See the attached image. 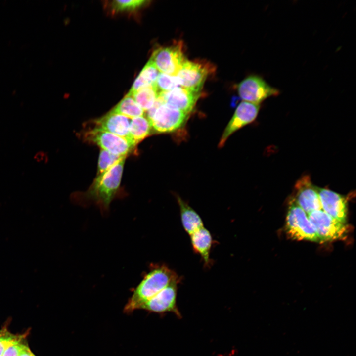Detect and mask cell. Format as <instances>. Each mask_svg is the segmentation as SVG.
<instances>
[{"instance_id": "10", "label": "cell", "mask_w": 356, "mask_h": 356, "mask_svg": "<svg viewBox=\"0 0 356 356\" xmlns=\"http://www.w3.org/2000/svg\"><path fill=\"white\" fill-rule=\"evenodd\" d=\"M150 60L161 73L176 75L186 59L182 44H177L156 49Z\"/></svg>"}, {"instance_id": "8", "label": "cell", "mask_w": 356, "mask_h": 356, "mask_svg": "<svg viewBox=\"0 0 356 356\" xmlns=\"http://www.w3.org/2000/svg\"><path fill=\"white\" fill-rule=\"evenodd\" d=\"M240 97L244 101L260 104L265 99L278 95L279 90L258 75H250L237 85Z\"/></svg>"}, {"instance_id": "5", "label": "cell", "mask_w": 356, "mask_h": 356, "mask_svg": "<svg viewBox=\"0 0 356 356\" xmlns=\"http://www.w3.org/2000/svg\"><path fill=\"white\" fill-rule=\"evenodd\" d=\"M307 215L321 242L341 240L348 233L349 227L346 223L333 218L323 210Z\"/></svg>"}, {"instance_id": "26", "label": "cell", "mask_w": 356, "mask_h": 356, "mask_svg": "<svg viewBox=\"0 0 356 356\" xmlns=\"http://www.w3.org/2000/svg\"><path fill=\"white\" fill-rule=\"evenodd\" d=\"M18 356H35L30 351L27 344H24L22 347Z\"/></svg>"}, {"instance_id": "17", "label": "cell", "mask_w": 356, "mask_h": 356, "mask_svg": "<svg viewBox=\"0 0 356 356\" xmlns=\"http://www.w3.org/2000/svg\"><path fill=\"white\" fill-rule=\"evenodd\" d=\"M176 198L179 207L182 225L186 233L190 235L204 226L199 214L179 196L176 195Z\"/></svg>"}, {"instance_id": "23", "label": "cell", "mask_w": 356, "mask_h": 356, "mask_svg": "<svg viewBox=\"0 0 356 356\" xmlns=\"http://www.w3.org/2000/svg\"><path fill=\"white\" fill-rule=\"evenodd\" d=\"M126 158V156L115 155L107 151L100 149L97 176L105 173L115 164Z\"/></svg>"}, {"instance_id": "2", "label": "cell", "mask_w": 356, "mask_h": 356, "mask_svg": "<svg viewBox=\"0 0 356 356\" xmlns=\"http://www.w3.org/2000/svg\"><path fill=\"white\" fill-rule=\"evenodd\" d=\"M125 159L115 164L105 173L96 176L88 190L77 199L79 203L93 202L104 213L108 210L110 204L120 187Z\"/></svg>"}, {"instance_id": "21", "label": "cell", "mask_w": 356, "mask_h": 356, "mask_svg": "<svg viewBox=\"0 0 356 356\" xmlns=\"http://www.w3.org/2000/svg\"><path fill=\"white\" fill-rule=\"evenodd\" d=\"M158 95L155 88L152 86L142 89L129 95L134 99L144 111H147L153 106Z\"/></svg>"}, {"instance_id": "12", "label": "cell", "mask_w": 356, "mask_h": 356, "mask_svg": "<svg viewBox=\"0 0 356 356\" xmlns=\"http://www.w3.org/2000/svg\"><path fill=\"white\" fill-rule=\"evenodd\" d=\"M296 191L294 200L307 214L322 210L317 187L313 185L308 176L300 178L295 184Z\"/></svg>"}, {"instance_id": "4", "label": "cell", "mask_w": 356, "mask_h": 356, "mask_svg": "<svg viewBox=\"0 0 356 356\" xmlns=\"http://www.w3.org/2000/svg\"><path fill=\"white\" fill-rule=\"evenodd\" d=\"M286 230L293 239L321 242L308 215L294 199L291 201L287 213Z\"/></svg>"}, {"instance_id": "7", "label": "cell", "mask_w": 356, "mask_h": 356, "mask_svg": "<svg viewBox=\"0 0 356 356\" xmlns=\"http://www.w3.org/2000/svg\"><path fill=\"white\" fill-rule=\"evenodd\" d=\"M213 71L209 63L186 59L176 76L180 87L195 92H200L209 75Z\"/></svg>"}, {"instance_id": "15", "label": "cell", "mask_w": 356, "mask_h": 356, "mask_svg": "<svg viewBox=\"0 0 356 356\" xmlns=\"http://www.w3.org/2000/svg\"><path fill=\"white\" fill-rule=\"evenodd\" d=\"M131 119L124 115L110 111L100 118L94 120L92 122V128L109 132L129 140Z\"/></svg>"}, {"instance_id": "27", "label": "cell", "mask_w": 356, "mask_h": 356, "mask_svg": "<svg viewBox=\"0 0 356 356\" xmlns=\"http://www.w3.org/2000/svg\"><path fill=\"white\" fill-rule=\"evenodd\" d=\"M46 155L44 152L40 151L36 154L34 156L35 159L38 162L44 161L46 160Z\"/></svg>"}, {"instance_id": "11", "label": "cell", "mask_w": 356, "mask_h": 356, "mask_svg": "<svg viewBox=\"0 0 356 356\" xmlns=\"http://www.w3.org/2000/svg\"><path fill=\"white\" fill-rule=\"evenodd\" d=\"M260 108V104L242 101L236 108L233 115L226 126L219 142L218 147H223L231 135L242 127L252 122L257 117Z\"/></svg>"}, {"instance_id": "9", "label": "cell", "mask_w": 356, "mask_h": 356, "mask_svg": "<svg viewBox=\"0 0 356 356\" xmlns=\"http://www.w3.org/2000/svg\"><path fill=\"white\" fill-rule=\"evenodd\" d=\"M181 277L173 280L162 290L142 305L139 309L156 313L172 312L181 317L177 304L178 285Z\"/></svg>"}, {"instance_id": "6", "label": "cell", "mask_w": 356, "mask_h": 356, "mask_svg": "<svg viewBox=\"0 0 356 356\" xmlns=\"http://www.w3.org/2000/svg\"><path fill=\"white\" fill-rule=\"evenodd\" d=\"M84 135V138L88 142L119 156H127L135 147L124 137L96 128H91L86 130Z\"/></svg>"}, {"instance_id": "25", "label": "cell", "mask_w": 356, "mask_h": 356, "mask_svg": "<svg viewBox=\"0 0 356 356\" xmlns=\"http://www.w3.org/2000/svg\"><path fill=\"white\" fill-rule=\"evenodd\" d=\"M18 336L10 333L5 328L0 330V356H2L7 347Z\"/></svg>"}, {"instance_id": "3", "label": "cell", "mask_w": 356, "mask_h": 356, "mask_svg": "<svg viewBox=\"0 0 356 356\" xmlns=\"http://www.w3.org/2000/svg\"><path fill=\"white\" fill-rule=\"evenodd\" d=\"M189 115L164 103L158 97L153 106L147 111V118L152 130L159 134L177 131L185 124Z\"/></svg>"}, {"instance_id": "1", "label": "cell", "mask_w": 356, "mask_h": 356, "mask_svg": "<svg viewBox=\"0 0 356 356\" xmlns=\"http://www.w3.org/2000/svg\"><path fill=\"white\" fill-rule=\"evenodd\" d=\"M179 278L176 272L165 264L150 265L149 271L134 289L124 307V312L131 313L139 309L171 282Z\"/></svg>"}, {"instance_id": "22", "label": "cell", "mask_w": 356, "mask_h": 356, "mask_svg": "<svg viewBox=\"0 0 356 356\" xmlns=\"http://www.w3.org/2000/svg\"><path fill=\"white\" fill-rule=\"evenodd\" d=\"M149 1L144 0H113L110 2L109 8L114 14L123 12L137 11L146 5Z\"/></svg>"}, {"instance_id": "14", "label": "cell", "mask_w": 356, "mask_h": 356, "mask_svg": "<svg viewBox=\"0 0 356 356\" xmlns=\"http://www.w3.org/2000/svg\"><path fill=\"white\" fill-rule=\"evenodd\" d=\"M200 95V92L179 87L170 91L159 93L158 98L164 103L190 114Z\"/></svg>"}, {"instance_id": "13", "label": "cell", "mask_w": 356, "mask_h": 356, "mask_svg": "<svg viewBox=\"0 0 356 356\" xmlns=\"http://www.w3.org/2000/svg\"><path fill=\"white\" fill-rule=\"evenodd\" d=\"M322 209L333 218L346 223L347 201L344 196L328 189L317 187Z\"/></svg>"}, {"instance_id": "18", "label": "cell", "mask_w": 356, "mask_h": 356, "mask_svg": "<svg viewBox=\"0 0 356 356\" xmlns=\"http://www.w3.org/2000/svg\"><path fill=\"white\" fill-rule=\"evenodd\" d=\"M152 129L150 122L144 116L131 119L129 129V140L135 146L148 136Z\"/></svg>"}, {"instance_id": "19", "label": "cell", "mask_w": 356, "mask_h": 356, "mask_svg": "<svg viewBox=\"0 0 356 356\" xmlns=\"http://www.w3.org/2000/svg\"><path fill=\"white\" fill-rule=\"evenodd\" d=\"M159 73L152 62L149 60L136 78L128 94L131 95L145 88L154 87Z\"/></svg>"}, {"instance_id": "24", "label": "cell", "mask_w": 356, "mask_h": 356, "mask_svg": "<svg viewBox=\"0 0 356 356\" xmlns=\"http://www.w3.org/2000/svg\"><path fill=\"white\" fill-rule=\"evenodd\" d=\"M180 87L176 75L160 72L154 85L158 94L170 91Z\"/></svg>"}, {"instance_id": "16", "label": "cell", "mask_w": 356, "mask_h": 356, "mask_svg": "<svg viewBox=\"0 0 356 356\" xmlns=\"http://www.w3.org/2000/svg\"><path fill=\"white\" fill-rule=\"evenodd\" d=\"M189 236L194 252L200 256L205 267H210L213 262L210 251L214 243L211 233L203 226Z\"/></svg>"}, {"instance_id": "20", "label": "cell", "mask_w": 356, "mask_h": 356, "mask_svg": "<svg viewBox=\"0 0 356 356\" xmlns=\"http://www.w3.org/2000/svg\"><path fill=\"white\" fill-rule=\"evenodd\" d=\"M132 119L144 116V111L134 99L127 94L111 111Z\"/></svg>"}]
</instances>
